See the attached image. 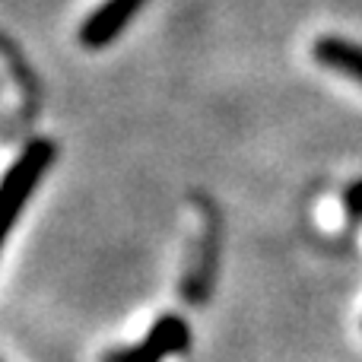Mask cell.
Listing matches in <instances>:
<instances>
[{"mask_svg": "<svg viewBox=\"0 0 362 362\" xmlns=\"http://www.w3.org/2000/svg\"><path fill=\"white\" fill-rule=\"evenodd\" d=\"M197 204V232L187 248V264L181 274V296L191 305H204L210 299L213 280H216V261H219V216L206 200Z\"/></svg>", "mask_w": 362, "mask_h": 362, "instance_id": "obj_1", "label": "cell"}, {"mask_svg": "<svg viewBox=\"0 0 362 362\" xmlns=\"http://www.w3.org/2000/svg\"><path fill=\"white\" fill-rule=\"evenodd\" d=\"M57 156V146L54 140H29L23 146V153L16 156V163L6 169V178H4V191H0V213H4V232L10 235L13 226H16L19 213L23 206L29 204V197L35 194L38 181L45 178V172L51 169Z\"/></svg>", "mask_w": 362, "mask_h": 362, "instance_id": "obj_2", "label": "cell"}, {"mask_svg": "<svg viewBox=\"0 0 362 362\" xmlns=\"http://www.w3.org/2000/svg\"><path fill=\"white\" fill-rule=\"evenodd\" d=\"M191 331L178 315H165L153 325V331L144 337V344L124 346V350H112L102 356V362H163L165 356H178L187 350Z\"/></svg>", "mask_w": 362, "mask_h": 362, "instance_id": "obj_3", "label": "cell"}, {"mask_svg": "<svg viewBox=\"0 0 362 362\" xmlns=\"http://www.w3.org/2000/svg\"><path fill=\"white\" fill-rule=\"evenodd\" d=\"M146 0H105L99 4L80 25V42L86 48H105L108 42L118 38V32L137 16V10Z\"/></svg>", "mask_w": 362, "mask_h": 362, "instance_id": "obj_4", "label": "cell"}, {"mask_svg": "<svg viewBox=\"0 0 362 362\" xmlns=\"http://www.w3.org/2000/svg\"><path fill=\"white\" fill-rule=\"evenodd\" d=\"M315 57L318 64L337 70L346 80H356L362 86V45H353L340 35H325L315 42Z\"/></svg>", "mask_w": 362, "mask_h": 362, "instance_id": "obj_5", "label": "cell"}, {"mask_svg": "<svg viewBox=\"0 0 362 362\" xmlns=\"http://www.w3.org/2000/svg\"><path fill=\"white\" fill-rule=\"evenodd\" d=\"M350 204L362 210V185H353V191H350Z\"/></svg>", "mask_w": 362, "mask_h": 362, "instance_id": "obj_6", "label": "cell"}]
</instances>
